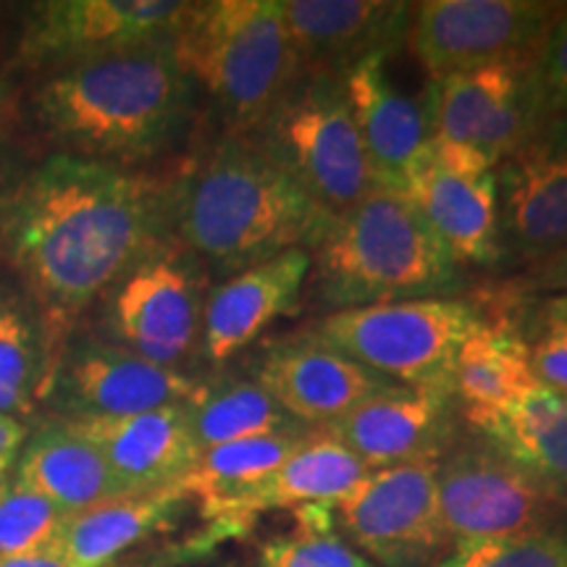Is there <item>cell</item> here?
Returning <instances> with one entry per match:
<instances>
[{"mask_svg": "<svg viewBox=\"0 0 567 567\" xmlns=\"http://www.w3.org/2000/svg\"><path fill=\"white\" fill-rule=\"evenodd\" d=\"M172 200L147 176L55 153L0 193V255L48 329V381L59 344L97 295L147 258Z\"/></svg>", "mask_w": 567, "mask_h": 567, "instance_id": "obj_1", "label": "cell"}, {"mask_svg": "<svg viewBox=\"0 0 567 567\" xmlns=\"http://www.w3.org/2000/svg\"><path fill=\"white\" fill-rule=\"evenodd\" d=\"M193 80L174 38L69 61L34 92V116L66 151L126 166L161 153L187 122Z\"/></svg>", "mask_w": 567, "mask_h": 567, "instance_id": "obj_2", "label": "cell"}, {"mask_svg": "<svg viewBox=\"0 0 567 567\" xmlns=\"http://www.w3.org/2000/svg\"><path fill=\"white\" fill-rule=\"evenodd\" d=\"M331 221L247 137L224 140L172 195L182 245L229 276L289 250L313 252Z\"/></svg>", "mask_w": 567, "mask_h": 567, "instance_id": "obj_3", "label": "cell"}, {"mask_svg": "<svg viewBox=\"0 0 567 567\" xmlns=\"http://www.w3.org/2000/svg\"><path fill=\"white\" fill-rule=\"evenodd\" d=\"M318 292L337 310L446 297L460 266L405 195L371 189L334 216L310 252Z\"/></svg>", "mask_w": 567, "mask_h": 567, "instance_id": "obj_4", "label": "cell"}, {"mask_svg": "<svg viewBox=\"0 0 567 567\" xmlns=\"http://www.w3.org/2000/svg\"><path fill=\"white\" fill-rule=\"evenodd\" d=\"M174 53L216 103L229 137H250L300 80L279 0L193 3Z\"/></svg>", "mask_w": 567, "mask_h": 567, "instance_id": "obj_5", "label": "cell"}, {"mask_svg": "<svg viewBox=\"0 0 567 567\" xmlns=\"http://www.w3.org/2000/svg\"><path fill=\"white\" fill-rule=\"evenodd\" d=\"M481 323L471 305L421 297L334 310L313 337L396 386L450 400L460 347Z\"/></svg>", "mask_w": 567, "mask_h": 567, "instance_id": "obj_6", "label": "cell"}, {"mask_svg": "<svg viewBox=\"0 0 567 567\" xmlns=\"http://www.w3.org/2000/svg\"><path fill=\"white\" fill-rule=\"evenodd\" d=\"M247 140L331 216L373 189L363 140L337 76H300Z\"/></svg>", "mask_w": 567, "mask_h": 567, "instance_id": "obj_7", "label": "cell"}, {"mask_svg": "<svg viewBox=\"0 0 567 567\" xmlns=\"http://www.w3.org/2000/svg\"><path fill=\"white\" fill-rule=\"evenodd\" d=\"M567 6L538 0H425L415 3L408 45L431 80L505 61H536Z\"/></svg>", "mask_w": 567, "mask_h": 567, "instance_id": "obj_8", "label": "cell"}, {"mask_svg": "<svg viewBox=\"0 0 567 567\" xmlns=\"http://www.w3.org/2000/svg\"><path fill=\"white\" fill-rule=\"evenodd\" d=\"M431 140L457 142L496 168L549 122L536 61H505L431 82Z\"/></svg>", "mask_w": 567, "mask_h": 567, "instance_id": "obj_9", "label": "cell"}, {"mask_svg": "<svg viewBox=\"0 0 567 567\" xmlns=\"http://www.w3.org/2000/svg\"><path fill=\"white\" fill-rule=\"evenodd\" d=\"M337 513L354 549L379 567H417L446 544L434 457L371 471Z\"/></svg>", "mask_w": 567, "mask_h": 567, "instance_id": "obj_10", "label": "cell"}, {"mask_svg": "<svg viewBox=\"0 0 567 567\" xmlns=\"http://www.w3.org/2000/svg\"><path fill=\"white\" fill-rule=\"evenodd\" d=\"M203 308V279L195 260L155 247L116 284L109 326L116 344L174 368L200 337Z\"/></svg>", "mask_w": 567, "mask_h": 567, "instance_id": "obj_11", "label": "cell"}, {"mask_svg": "<svg viewBox=\"0 0 567 567\" xmlns=\"http://www.w3.org/2000/svg\"><path fill=\"white\" fill-rule=\"evenodd\" d=\"M193 3L184 0H45L27 13L19 55L34 66H63L118 48L168 40Z\"/></svg>", "mask_w": 567, "mask_h": 567, "instance_id": "obj_12", "label": "cell"}, {"mask_svg": "<svg viewBox=\"0 0 567 567\" xmlns=\"http://www.w3.org/2000/svg\"><path fill=\"white\" fill-rule=\"evenodd\" d=\"M300 76H342L389 59L410 38L415 3L402 0H279Z\"/></svg>", "mask_w": 567, "mask_h": 567, "instance_id": "obj_13", "label": "cell"}, {"mask_svg": "<svg viewBox=\"0 0 567 567\" xmlns=\"http://www.w3.org/2000/svg\"><path fill=\"white\" fill-rule=\"evenodd\" d=\"M502 250L547 260L567 250V118L551 116L494 168Z\"/></svg>", "mask_w": 567, "mask_h": 567, "instance_id": "obj_14", "label": "cell"}, {"mask_svg": "<svg viewBox=\"0 0 567 567\" xmlns=\"http://www.w3.org/2000/svg\"><path fill=\"white\" fill-rule=\"evenodd\" d=\"M61 405L71 415L82 417H126L151 410L184 405L195 394L193 379L153 363L122 344L87 342L76 344L55 371Z\"/></svg>", "mask_w": 567, "mask_h": 567, "instance_id": "obj_15", "label": "cell"}, {"mask_svg": "<svg viewBox=\"0 0 567 567\" xmlns=\"http://www.w3.org/2000/svg\"><path fill=\"white\" fill-rule=\"evenodd\" d=\"M542 486L492 450H463L439 465V509L455 547L534 530Z\"/></svg>", "mask_w": 567, "mask_h": 567, "instance_id": "obj_16", "label": "cell"}, {"mask_svg": "<svg viewBox=\"0 0 567 567\" xmlns=\"http://www.w3.org/2000/svg\"><path fill=\"white\" fill-rule=\"evenodd\" d=\"M255 381L289 417L321 429L394 386L316 337L274 344L260 360Z\"/></svg>", "mask_w": 567, "mask_h": 567, "instance_id": "obj_17", "label": "cell"}, {"mask_svg": "<svg viewBox=\"0 0 567 567\" xmlns=\"http://www.w3.org/2000/svg\"><path fill=\"white\" fill-rule=\"evenodd\" d=\"M342 87L363 140L373 189L405 195L410 172L431 142L425 101L394 87L381 55L347 71Z\"/></svg>", "mask_w": 567, "mask_h": 567, "instance_id": "obj_18", "label": "cell"}, {"mask_svg": "<svg viewBox=\"0 0 567 567\" xmlns=\"http://www.w3.org/2000/svg\"><path fill=\"white\" fill-rule=\"evenodd\" d=\"M308 250H289L234 274L205 297L200 347L210 363H224L245 350L276 318L292 313L308 281Z\"/></svg>", "mask_w": 567, "mask_h": 567, "instance_id": "obj_19", "label": "cell"}, {"mask_svg": "<svg viewBox=\"0 0 567 567\" xmlns=\"http://www.w3.org/2000/svg\"><path fill=\"white\" fill-rule=\"evenodd\" d=\"M184 405L126 417H82L71 423L97 444L124 494L158 492L179 484L200 455Z\"/></svg>", "mask_w": 567, "mask_h": 567, "instance_id": "obj_20", "label": "cell"}, {"mask_svg": "<svg viewBox=\"0 0 567 567\" xmlns=\"http://www.w3.org/2000/svg\"><path fill=\"white\" fill-rule=\"evenodd\" d=\"M405 197L446 252L460 264L492 266L502 258L499 193L494 172L467 179L439 168L429 147L410 172Z\"/></svg>", "mask_w": 567, "mask_h": 567, "instance_id": "obj_21", "label": "cell"}, {"mask_svg": "<svg viewBox=\"0 0 567 567\" xmlns=\"http://www.w3.org/2000/svg\"><path fill=\"white\" fill-rule=\"evenodd\" d=\"M446 396L389 386L350 413L323 425V434L344 444L368 471L434 457L444 436Z\"/></svg>", "mask_w": 567, "mask_h": 567, "instance_id": "obj_22", "label": "cell"}, {"mask_svg": "<svg viewBox=\"0 0 567 567\" xmlns=\"http://www.w3.org/2000/svg\"><path fill=\"white\" fill-rule=\"evenodd\" d=\"M465 415L538 486H567V394L536 381L505 408Z\"/></svg>", "mask_w": 567, "mask_h": 567, "instance_id": "obj_23", "label": "cell"}, {"mask_svg": "<svg viewBox=\"0 0 567 567\" xmlns=\"http://www.w3.org/2000/svg\"><path fill=\"white\" fill-rule=\"evenodd\" d=\"M17 478L69 517L124 494L97 444L71 421L45 425L27 442Z\"/></svg>", "mask_w": 567, "mask_h": 567, "instance_id": "obj_24", "label": "cell"}, {"mask_svg": "<svg viewBox=\"0 0 567 567\" xmlns=\"http://www.w3.org/2000/svg\"><path fill=\"white\" fill-rule=\"evenodd\" d=\"M368 473L371 471L344 444L326 436L323 431L305 436L264 484L247 492L231 507L226 526L243 528V523L268 509H300L308 505L337 507Z\"/></svg>", "mask_w": 567, "mask_h": 567, "instance_id": "obj_25", "label": "cell"}, {"mask_svg": "<svg viewBox=\"0 0 567 567\" xmlns=\"http://www.w3.org/2000/svg\"><path fill=\"white\" fill-rule=\"evenodd\" d=\"M187 499L179 484L113 496L103 505L71 515L53 547L74 567H109L124 551L166 528Z\"/></svg>", "mask_w": 567, "mask_h": 567, "instance_id": "obj_26", "label": "cell"}, {"mask_svg": "<svg viewBox=\"0 0 567 567\" xmlns=\"http://www.w3.org/2000/svg\"><path fill=\"white\" fill-rule=\"evenodd\" d=\"M305 436L308 434L255 436L210 446V450L197 455L195 465L179 481V486L184 488V494L197 499L203 517L226 526L231 507L247 492L264 484L276 467L292 455Z\"/></svg>", "mask_w": 567, "mask_h": 567, "instance_id": "obj_27", "label": "cell"}, {"mask_svg": "<svg viewBox=\"0 0 567 567\" xmlns=\"http://www.w3.org/2000/svg\"><path fill=\"white\" fill-rule=\"evenodd\" d=\"M184 408L200 452L239 439L305 431L302 423L284 413L274 396L250 379H226L218 384L197 386Z\"/></svg>", "mask_w": 567, "mask_h": 567, "instance_id": "obj_28", "label": "cell"}, {"mask_svg": "<svg viewBox=\"0 0 567 567\" xmlns=\"http://www.w3.org/2000/svg\"><path fill=\"white\" fill-rule=\"evenodd\" d=\"M530 347L509 329L481 323L460 347L452 389L467 413H488L534 386Z\"/></svg>", "mask_w": 567, "mask_h": 567, "instance_id": "obj_29", "label": "cell"}, {"mask_svg": "<svg viewBox=\"0 0 567 567\" xmlns=\"http://www.w3.org/2000/svg\"><path fill=\"white\" fill-rule=\"evenodd\" d=\"M45 379V354L30 316L0 297V415L32 413L34 394Z\"/></svg>", "mask_w": 567, "mask_h": 567, "instance_id": "obj_30", "label": "cell"}, {"mask_svg": "<svg viewBox=\"0 0 567 567\" xmlns=\"http://www.w3.org/2000/svg\"><path fill=\"white\" fill-rule=\"evenodd\" d=\"M66 520L69 515L24 481H6L0 486V559L53 547Z\"/></svg>", "mask_w": 567, "mask_h": 567, "instance_id": "obj_31", "label": "cell"}, {"mask_svg": "<svg viewBox=\"0 0 567 567\" xmlns=\"http://www.w3.org/2000/svg\"><path fill=\"white\" fill-rule=\"evenodd\" d=\"M436 567H567V538L526 530L455 547Z\"/></svg>", "mask_w": 567, "mask_h": 567, "instance_id": "obj_32", "label": "cell"}, {"mask_svg": "<svg viewBox=\"0 0 567 567\" xmlns=\"http://www.w3.org/2000/svg\"><path fill=\"white\" fill-rule=\"evenodd\" d=\"M260 567H379L331 530H297L260 547Z\"/></svg>", "mask_w": 567, "mask_h": 567, "instance_id": "obj_33", "label": "cell"}, {"mask_svg": "<svg viewBox=\"0 0 567 567\" xmlns=\"http://www.w3.org/2000/svg\"><path fill=\"white\" fill-rule=\"evenodd\" d=\"M536 76L551 116L567 118V9L538 48Z\"/></svg>", "mask_w": 567, "mask_h": 567, "instance_id": "obj_34", "label": "cell"}, {"mask_svg": "<svg viewBox=\"0 0 567 567\" xmlns=\"http://www.w3.org/2000/svg\"><path fill=\"white\" fill-rule=\"evenodd\" d=\"M530 371L542 386L567 394V339L544 334L530 347Z\"/></svg>", "mask_w": 567, "mask_h": 567, "instance_id": "obj_35", "label": "cell"}, {"mask_svg": "<svg viewBox=\"0 0 567 567\" xmlns=\"http://www.w3.org/2000/svg\"><path fill=\"white\" fill-rule=\"evenodd\" d=\"M24 439V423H19L11 415H0V486L6 484V476H9L13 463H17Z\"/></svg>", "mask_w": 567, "mask_h": 567, "instance_id": "obj_36", "label": "cell"}, {"mask_svg": "<svg viewBox=\"0 0 567 567\" xmlns=\"http://www.w3.org/2000/svg\"><path fill=\"white\" fill-rule=\"evenodd\" d=\"M0 567H74L55 547L30 551V555L0 559Z\"/></svg>", "mask_w": 567, "mask_h": 567, "instance_id": "obj_37", "label": "cell"}, {"mask_svg": "<svg viewBox=\"0 0 567 567\" xmlns=\"http://www.w3.org/2000/svg\"><path fill=\"white\" fill-rule=\"evenodd\" d=\"M538 287L563 289L559 295L567 292V250L544 260L542 274H538Z\"/></svg>", "mask_w": 567, "mask_h": 567, "instance_id": "obj_38", "label": "cell"}, {"mask_svg": "<svg viewBox=\"0 0 567 567\" xmlns=\"http://www.w3.org/2000/svg\"><path fill=\"white\" fill-rule=\"evenodd\" d=\"M547 321H567V292L544 300V323Z\"/></svg>", "mask_w": 567, "mask_h": 567, "instance_id": "obj_39", "label": "cell"}, {"mask_svg": "<svg viewBox=\"0 0 567 567\" xmlns=\"http://www.w3.org/2000/svg\"><path fill=\"white\" fill-rule=\"evenodd\" d=\"M544 334L567 339V321H547L544 323Z\"/></svg>", "mask_w": 567, "mask_h": 567, "instance_id": "obj_40", "label": "cell"}, {"mask_svg": "<svg viewBox=\"0 0 567 567\" xmlns=\"http://www.w3.org/2000/svg\"><path fill=\"white\" fill-rule=\"evenodd\" d=\"M0 103H3V84H0Z\"/></svg>", "mask_w": 567, "mask_h": 567, "instance_id": "obj_41", "label": "cell"}]
</instances>
